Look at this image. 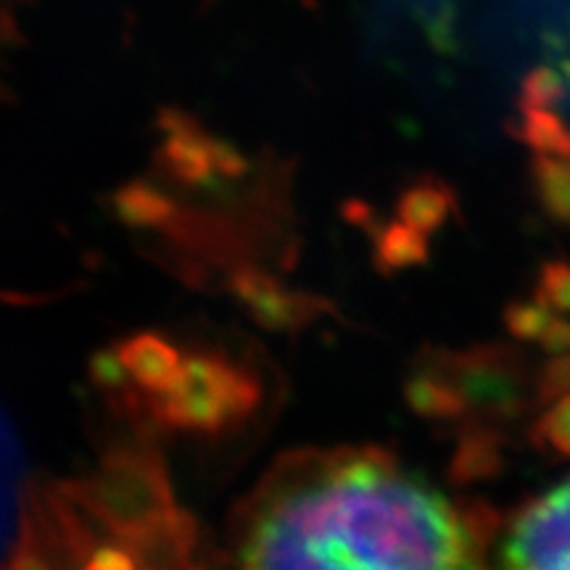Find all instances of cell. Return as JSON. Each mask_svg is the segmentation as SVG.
<instances>
[{
	"label": "cell",
	"instance_id": "obj_3",
	"mask_svg": "<svg viewBox=\"0 0 570 570\" xmlns=\"http://www.w3.org/2000/svg\"><path fill=\"white\" fill-rule=\"evenodd\" d=\"M499 560L508 568H570V481L512 523Z\"/></svg>",
	"mask_w": 570,
	"mask_h": 570
},
{
	"label": "cell",
	"instance_id": "obj_1",
	"mask_svg": "<svg viewBox=\"0 0 570 570\" xmlns=\"http://www.w3.org/2000/svg\"><path fill=\"white\" fill-rule=\"evenodd\" d=\"M248 568H465L475 541L444 494L375 446L283 454L230 525Z\"/></svg>",
	"mask_w": 570,
	"mask_h": 570
},
{
	"label": "cell",
	"instance_id": "obj_4",
	"mask_svg": "<svg viewBox=\"0 0 570 570\" xmlns=\"http://www.w3.org/2000/svg\"><path fill=\"white\" fill-rule=\"evenodd\" d=\"M114 354L122 362L127 383L114 391V404L119 410L132 407L140 399L161 396L173 389L180 377L185 352L173 338H164L159 333H138L114 346Z\"/></svg>",
	"mask_w": 570,
	"mask_h": 570
},
{
	"label": "cell",
	"instance_id": "obj_5",
	"mask_svg": "<svg viewBox=\"0 0 570 570\" xmlns=\"http://www.w3.org/2000/svg\"><path fill=\"white\" fill-rule=\"evenodd\" d=\"M233 291L248 306L256 323L285 331L302 327L320 312V302L312 296L291 294L275 277L254 267H238L233 275Z\"/></svg>",
	"mask_w": 570,
	"mask_h": 570
},
{
	"label": "cell",
	"instance_id": "obj_6",
	"mask_svg": "<svg viewBox=\"0 0 570 570\" xmlns=\"http://www.w3.org/2000/svg\"><path fill=\"white\" fill-rule=\"evenodd\" d=\"M21 470H24V454L13 431L11 420L0 410V550L9 544L13 512H17L21 491Z\"/></svg>",
	"mask_w": 570,
	"mask_h": 570
},
{
	"label": "cell",
	"instance_id": "obj_2",
	"mask_svg": "<svg viewBox=\"0 0 570 570\" xmlns=\"http://www.w3.org/2000/svg\"><path fill=\"white\" fill-rule=\"evenodd\" d=\"M259 399V377L252 367L223 348H198L185 354L180 377L173 389L161 396L140 399L125 412L167 431L219 436L246 423Z\"/></svg>",
	"mask_w": 570,
	"mask_h": 570
}]
</instances>
